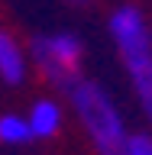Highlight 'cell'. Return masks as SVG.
I'll return each mask as SVG.
<instances>
[{
	"label": "cell",
	"mask_w": 152,
	"mask_h": 155,
	"mask_svg": "<svg viewBox=\"0 0 152 155\" xmlns=\"http://www.w3.org/2000/svg\"><path fill=\"white\" fill-rule=\"evenodd\" d=\"M71 107H75L78 120L84 126V133L91 136V142L100 155H126V126L120 120L113 97L107 94L97 81L78 78L75 84L68 87Z\"/></svg>",
	"instance_id": "6da1fadb"
},
{
	"label": "cell",
	"mask_w": 152,
	"mask_h": 155,
	"mask_svg": "<svg viewBox=\"0 0 152 155\" xmlns=\"http://www.w3.org/2000/svg\"><path fill=\"white\" fill-rule=\"evenodd\" d=\"M68 3H75V7H81V3H87V0H68Z\"/></svg>",
	"instance_id": "ba28073f"
},
{
	"label": "cell",
	"mask_w": 152,
	"mask_h": 155,
	"mask_svg": "<svg viewBox=\"0 0 152 155\" xmlns=\"http://www.w3.org/2000/svg\"><path fill=\"white\" fill-rule=\"evenodd\" d=\"M29 129L36 139H49V136L58 133V126H62V107L55 100H36L32 110H29Z\"/></svg>",
	"instance_id": "5b68a950"
},
{
	"label": "cell",
	"mask_w": 152,
	"mask_h": 155,
	"mask_svg": "<svg viewBox=\"0 0 152 155\" xmlns=\"http://www.w3.org/2000/svg\"><path fill=\"white\" fill-rule=\"evenodd\" d=\"M32 139V129H29V120L23 116H0V142L7 145H19Z\"/></svg>",
	"instance_id": "8992f818"
},
{
	"label": "cell",
	"mask_w": 152,
	"mask_h": 155,
	"mask_svg": "<svg viewBox=\"0 0 152 155\" xmlns=\"http://www.w3.org/2000/svg\"><path fill=\"white\" fill-rule=\"evenodd\" d=\"M110 36L117 42V52L123 58L130 78H133L139 107L152 123V32L146 26V16L136 7H120L110 16Z\"/></svg>",
	"instance_id": "7a4b0ae2"
},
{
	"label": "cell",
	"mask_w": 152,
	"mask_h": 155,
	"mask_svg": "<svg viewBox=\"0 0 152 155\" xmlns=\"http://www.w3.org/2000/svg\"><path fill=\"white\" fill-rule=\"evenodd\" d=\"M32 58L52 84L71 87L78 81V65H81V39L68 36V32L36 36L32 39Z\"/></svg>",
	"instance_id": "3957f363"
},
{
	"label": "cell",
	"mask_w": 152,
	"mask_h": 155,
	"mask_svg": "<svg viewBox=\"0 0 152 155\" xmlns=\"http://www.w3.org/2000/svg\"><path fill=\"white\" fill-rule=\"evenodd\" d=\"M0 78L7 84H19L26 78V55L7 29H0Z\"/></svg>",
	"instance_id": "277c9868"
},
{
	"label": "cell",
	"mask_w": 152,
	"mask_h": 155,
	"mask_svg": "<svg viewBox=\"0 0 152 155\" xmlns=\"http://www.w3.org/2000/svg\"><path fill=\"white\" fill-rule=\"evenodd\" d=\"M126 155H152V136L149 133H133L126 139Z\"/></svg>",
	"instance_id": "52a82bcc"
}]
</instances>
